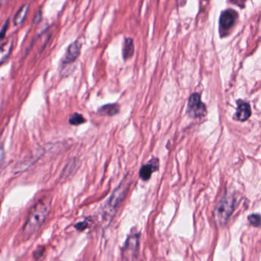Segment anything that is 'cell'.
I'll return each instance as SVG.
<instances>
[{"mask_svg": "<svg viewBox=\"0 0 261 261\" xmlns=\"http://www.w3.org/2000/svg\"><path fill=\"white\" fill-rule=\"evenodd\" d=\"M50 209L51 200L49 199H42L33 206L22 228V234L25 238H29L39 231L49 215Z\"/></svg>", "mask_w": 261, "mask_h": 261, "instance_id": "obj_1", "label": "cell"}, {"mask_svg": "<svg viewBox=\"0 0 261 261\" xmlns=\"http://www.w3.org/2000/svg\"><path fill=\"white\" fill-rule=\"evenodd\" d=\"M238 19V12L234 9H227L221 12L219 19V34L220 37H227L231 34Z\"/></svg>", "mask_w": 261, "mask_h": 261, "instance_id": "obj_2", "label": "cell"}, {"mask_svg": "<svg viewBox=\"0 0 261 261\" xmlns=\"http://www.w3.org/2000/svg\"><path fill=\"white\" fill-rule=\"evenodd\" d=\"M234 209V199L231 196L223 198L218 205L216 210V217L220 224H225L231 216Z\"/></svg>", "mask_w": 261, "mask_h": 261, "instance_id": "obj_3", "label": "cell"}, {"mask_svg": "<svg viewBox=\"0 0 261 261\" xmlns=\"http://www.w3.org/2000/svg\"><path fill=\"white\" fill-rule=\"evenodd\" d=\"M187 114L192 118L202 117L206 114V107L202 101L199 93H194L188 99Z\"/></svg>", "mask_w": 261, "mask_h": 261, "instance_id": "obj_4", "label": "cell"}, {"mask_svg": "<svg viewBox=\"0 0 261 261\" xmlns=\"http://www.w3.org/2000/svg\"><path fill=\"white\" fill-rule=\"evenodd\" d=\"M82 47V43L78 40L74 42L68 46L65 56L63 58L62 62H61L63 66H68L76 61V60L80 56Z\"/></svg>", "mask_w": 261, "mask_h": 261, "instance_id": "obj_5", "label": "cell"}, {"mask_svg": "<svg viewBox=\"0 0 261 261\" xmlns=\"http://www.w3.org/2000/svg\"><path fill=\"white\" fill-rule=\"evenodd\" d=\"M139 234L130 236L126 242L124 248V256L127 259H133V256L136 255L139 246Z\"/></svg>", "mask_w": 261, "mask_h": 261, "instance_id": "obj_6", "label": "cell"}, {"mask_svg": "<svg viewBox=\"0 0 261 261\" xmlns=\"http://www.w3.org/2000/svg\"><path fill=\"white\" fill-rule=\"evenodd\" d=\"M237 108L235 114H234V119L238 121H246L251 116V105L248 102L244 100H237Z\"/></svg>", "mask_w": 261, "mask_h": 261, "instance_id": "obj_7", "label": "cell"}, {"mask_svg": "<svg viewBox=\"0 0 261 261\" xmlns=\"http://www.w3.org/2000/svg\"><path fill=\"white\" fill-rule=\"evenodd\" d=\"M159 166H160L159 160L153 159L147 165L142 166L139 171V177L144 181H148L149 178H151L152 173L158 170Z\"/></svg>", "mask_w": 261, "mask_h": 261, "instance_id": "obj_8", "label": "cell"}, {"mask_svg": "<svg viewBox=\"0 0 261 261\" xmlns=\"http://www.w3.org/2000/svg\"><path fill=\"white\" fill-rule=\"evenodd\" d=\"M12 47H13V39L12 38L8 39L4 44L0 46V66L6 61L12 52Z\"/></svg>", "mask_w": 261, "mask_h": 261, "instance_id": "obj_9", "label": "cell"}, {"mask_svg": "<svg viewBox=\"0 0 261 261\" xmlns=\"http://www.w3.org/2000/svg\"><path fill=\"white\" fill-rule=\"evenodd\" d=\"M135 52V47H134L133 40L130 38L125 39L123 47V58L125 61L129 60L133 56Z\"/></svg>", "mask_w": 261, "mask_h": 261, "instance_id": "obj_10", "label": "cell"}, {"mask_svg": "<svg viewBox=\"0 0 261 261\" xmlns=\"http://www.w3.org/2000/svg\"><path fill=\"white\" fill-rule=\"evenodd\" d=\"M29 11V5H23L15 13L13 18V23L15 26H19L26 19Z\"/></svg>", "mask_w": 261, "mask_h": 261, "instance_id": "obj_11", "label": "cell"}, {"mask_svg": "<svg viewBox=\"0 0 261 261\" xmlns=\"http://www.w3.org/2000/svg\"><path fill=\"white\" fill-rule=\"evenodd\" d=\"M98 113L101 115L113 116L119 113V106L117 104H107L99 109Z\"/></svg>", "mask_w": 261, "mask_h": 261, "instance_id": "obj_12", "label": "cell"}, {"mask_svg": "<svg viewBox=\"0 0 261 261\" xmlns=\"http://www.w3.org/2000/svg\"><path fill=\"white\" fill-rule=\"evenodd\" d=\"M85 121H86V120H85V117L82 114H78V113L72 114L69 119V123L71 125H80V124L85 123Z\"/></svg>", "mask_w": 261, "mask_h": 261, "instance_id": "obj_13", "label": "cell"}, {"mask_svg": "<svg viewBox=\"0 0 261 261\" xmlns=\"http://www.w3.org/2000/svg\"><path fill=\"white\" fill-rule=\"evenodd\" d=\"M248 220L252 225L255 226V227H259L260 224H261V217H260V215H257V214L250 216L248 217Z\"/></svg>", "mask_w": 261, "mask_h": 261, "instance_id": "obj_14", "label": "cell"}, {"mask_svg": "<svg viewBox=\"0 0 261 261\" xmlns=\"http://www.w3.org/2000/svg\"><path fill=\"white\" fill-rule=\"evenodd\" d=\"M9 20H7L5 23L2 26V29L0 30V40H2L5 38L6 35L7 29L9 27Z\"/></svg>", "mask_w": 261, "mask_h": 261, "instance_id": "obj_15", "label": "cell"}, {"mask_svg": "<svg viewBox=\"0 0 261 261\" xmlns=\"http://www.w3.org/2000/svg\"><path fill=\"white\" fill-rule=\"evenodd\" d=\"M229 2H231V3L234 4V5H238L240 8L243 9L245 6L246 0H229Z\"/></svg>", "mask_w": 261, "mask_h": 261, "instance_id": "obj_16", "label": "cell"}, {"mask_svg": "<svg viewBox=\"0 0 261 261\" xmlns=\"http://www.w3.org/2000/svg\"><path fill=\"white\" fill-rule=\"evenodd\" d=\"M4 159H5V150L2 143L0 142V166L3 163Z\"/></svg>", "mask_w": 261, "mask_h": 261, "instance_id": "obj_17", "label": "cell"}, {"mask_svg": "<svg viewBox=\"0 0 261 261\" xmlns=\"http://www.w3.org/2000/svg\"><path fill=\"white\" fill-rule=\"evenodd\" d=\"M87 226V223L86 221H85V222L78 223V224H77L76 225H75V227H76L78 230L82 231L84 229L86 228Z\"/></svg>", "mask_w": 261, "mask_h": 261, "instance_id": "obj_18", "label": "cell"}]
</instances>
